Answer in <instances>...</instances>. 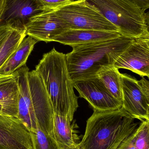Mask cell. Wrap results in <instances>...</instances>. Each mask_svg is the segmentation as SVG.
<instances>
[{"label":"cell","instance_id":"cell-13","mask_svg":"<svg viewBox=\"0 0 149 149\" xmlns=\"http://www.w3.org/2000/svg\"><path fill=\"white\" fill-rule=\"evenodd\" d=\"M121 36L120 33L116 31L69 29L55 37L53 42L72 47L113 39Z\"/></svg>","mask_w":149,"mask_h":149},{"label":"cell","instance_id":"cell-28","mask_svg":"<svg viewBox=\"0 0 149 149\" xmlns=\"http://www.w3.org/2000/svg\"><path fill=\"white\" fill-rule=\"evenodd\" d=\"M69 149H80V148L79 144H78V145H76L75 147H73V148H71Z\"/></svg>","mask_w":149,"mask_h":149},{"label":"cell","instance_id":"cell-27","mask_svg":"<svg viewBox=\"0 0 149 149\" xmlns=\"http://www.w3.org/2000/svg\"><path fill=\"white\" fill-rule=\"evenodd\" d=\"M5 0H0V16L3 9Z\"/></svg>","mask_w":149,"mask_h":149},{"label":"cell","instance_id":"cell-3","mask_svg":"<svg viewBox=\"0 0 149 149\" xmlns=\"http://www.w3.org/2000/svg\"><path fill=\"white\" fill-rule=\"evenodd\" d=\"M122 107L116 110L94 111L87 121L80 149H117L139 123Z\"/></svg>","mask_w":149,"mask_h":149},{"label":"cell","instance_id":"cell-10","mask_svg":"<svg viewBox=\"0 0 149 149\" xmlns=\"http://www.w3.org/2000/svg\"><path fill=\"white\" fill-rule=\"evenodd\" d=\"M0 149H33L30 132L17 118L0 116Z\"/></svg>","mask_w":149,"mask_h":149},{"label":"cell","instance_id":"cell-17","mask_svg":"<svg viewBox=\"0 0 149 149\" xmlns=\"http://www.w3.org/2000/svg\"><path fill=\"white\" fill-rule=\"evenodd\" d=\"M120 74L119 69L113 66L103 68L98 72L97 75L114 98L122 102Z\"/></svg>","mask_w":149,"mask_h":149},{"label":"cell","instance_id":"cell-5","mask_svg":"<svg viewBox=\"0 0 149 149\" xmlns=\"http://www.w3.org/2000/svg\"><path fill=\"white\" fill-rule=\"evenodd\" d=\"M54 11L69 29L120 32L116 26L85 0L72 1Z\"/></svg>","mask_w":149,"mask_h":149},{"label":"cell","instance_id":"cell-16","mask_svg":"<svg viewBox=\"0 0 149 149\" xmlns=\"http://www.w3.org/2000/svg\"><path fill=\"white\" fill-rule=\"evenodd\" d=\"M72 121L65 116L54 115L52 136L60 149H70L79 144L78 135L72 125Z\"/></svg>","mask_w":149,"mask_h":149},{"label":"cell","instance_id":"cell-8","mask_svg":"<svg viewBox=\"0 0 149 149\" xmlns=\"http://www.w3.org/2000/svg\"><path fill=\"white\" fill-rule=\"evenodd\" d=\"M79 97L85 99L94 111L116 110L122 107V102L114 98L97 75L73 82Z\"/></svg>","mask_w":149,"mask_h":149},{"label":"cell","instance_id":"cell-30","mask_svg":"<svg viewBox=\"0 0 149 149\" xmlns=\"http://www.w3.org/2000/svg\"><path fill=\"white\" fill-rule=\"evenodd\" d=\"M148 80H149V77H148Z\"/></svg>","mask_w":149,"mask_h":149},{"label":"cell","instance_id":"cell-2","mask_svg":"<svg viewBox=\"0 0 149 149\" xmlns=\"http://www.w3.org/2000/svg\"><path fill=\"white\" fill-rule=\"evenodd\" d=\"M135 39L122 36L72 46V51L65 54L72 80L74 82L93 77L103 68L113 66L120 56Z\"/></svg>","mask_w":149,"mask_h":149},{"label":"cell","instance_id":"cell-14","mask_svg":"<svg viewBox=\"0 0 149 149\" xmlns=\"http://www.w3.org/2000/svg\"><path fill=\"white\" fill-rule=\"evenodd\" d=\"M19 93L17 71L10 75L0 76V104L3 116L17 118Z\"/></svg>","mask_w":149,"mask_h":149},{"label":"cell","instance_id":"cell-22","mask_svg":"<svg viewBox=\"0 0 149 149\" xmlns=\"http://www.w3.org/2000/svg\"><path fill=\"white\" fill-rule=\"evenodd\" d=\"M14 29L7 26L0 27V48Z\"/></svg>","mask_w":149,"mask_h":149},{"label":"cell","instance_id":"cell-7","mask_svg":"<svg viewBox=\"0 0 149 149\" xmlns=\"http://www.w3.org/2000/svg\"><path fill=\"white\" fill-rule=\"evenodd\" d=\"M45 10L38 0H5L0 27L26 31L32 19Z\"/></svg>","mask_w":149,"mask_h":149},{"label":"cell","instance_id":"cell-20","mask_svg":"<svg viewBox=\"0 0 149 149\" xmlns=\"http://www.w3.org/2000/svg\"><path fill=\"white\" fill-rule=\"evenodd\" d=\"M30 133L33 149H60L53 137L40 129Z\"/></svg>","mask_w":149,"mask_h":149},{"label":"cell","instance_id":"cell-23","mask_svg":"<svg viewBox=\"0 0 149 149\" xmlns=\"http://www.w3.org/2000/svg\"><path fill=\"white\" fill-rule=\"evenodd\" d=\"M139 82L148 100L149 105L148 119H149V80L148 79H145L144 77H143L139 81Z\"/></svg>","mask_w":149,"mask_h":149},{"label":"cell","instance_id":"cell-24","mask_svg":"<svg viewBox=\"0 0 149 149\" xmlns=\"http://www.w3.org/2000/svg\"><path fill=\"white\" fill-rule=\"evenodd\" d=\"M143 10L149 9V0H132Z\"/></svg>","mask_w":149,"mask_h":149},{"label":"cell","instance_id":"cell-11","mask_svg":"<svg viewBox=\"0 0 149 149\" xmlns=\"http://www.w3.org/2000/svg\"><path fill=\"white\" fill-rule=\"evenodd\" d=\"M69 29L56 15L54 10H45L31 20L26 27V33L38 42L49 43Z\"/></svg>","mask_w":149,"mask_h":149},{"label":"cell","instance_id":"cell-6","mask_svg":"<svg viewBox=\"0 0 149 149\" xmlns=\"http://www.w3.org/2000/svg\"><path fill=\"white\" fill-rule=\"evenodd\" d=\"M19 96L17 118L30 133L38 129L36 114L45 103L43 93L35 88H30L28 79L29 69L26 65L18 69Z\"/></svg>","mask_w":149,"mask_h":149},{"label":"cell","instance_id":"cell-29","mask_svg":"<svg viewBox=\"0 0 149 149\" xmlns=\"http://www.w3.org/2000/svg\"><path fill=\"white\" fill-rule=\"evenodd\" d=\"M3 115V108L1 105L0 104V116Z\"/></svg>","mask_w":149,"mask_h":149},{"label":"cell","instance_id":"cell-19","mask_svg":"<svg viewBox=\"0 0 149 149\" xmlns=\"http://www.w3.org/2000/svg\"><path fill=\"white\" fill-rule=\"evenodd\" d=\"M130 136L134 149H149V119L142 121Z\"/></svg>","mask_w":149,"mask_h":149},{"label":"cell","instance_id":"cell-25","mask_svg":"<svg viewBox=\"0 0 149 149\" xmlns=\"http://www.w3.org/2000/svg\"><path fill=\"white\" fill-rule=\"evenodd\" d=\"M139 39L145 43L149 47V33L148 31L141 37Z\"/></svg>","mask_w":149,"mask_h":149},{"label":"cell","instance_id":"cell-9","mask_svg":"<svg viewBox=\"0 0 149 149\" xmlns=\"http://www.w3.org/2000/svg\"><path fill=\"white\" fill-rule=\"evenodd\" d=\"M122 107L141 121L148 119L149 105L139 81L128 74H120Z\"/></svg>","mask_w":149,"mask_h":149},{"label":"cell","instance_id":"cell-18","mask_svg":"<svg viewBox=\"0 0 149 149\" xmlns=\"http://www.w3.org/2000/svg\"><path fill=\"white\" fill-rule=\"evenodd\" d=\"M26 31L14 29L0 48V68L26 37Z\"/></svg>","mask_w":149,"mask_h":149},{"label":"cell","instance_id":"cell-21","mask_svg":"<svg viewBox=\"0 0 149 149\" xmlns=\"http://www.w3.org/2000/svg\"><path fill=\"white\" fill-rule=\"evenodd\" d=\"M45 10H54L74 0H38Z\"/></svg>","mask_w":149,"mask_h":149},{"label":"cell","instance_id":"cell-1","mask_svg":"<svg viewBox=\"0 0 149 149\" xmlns=\"http://www.w3.org/2000/svg\"><path fill=\"white\" fill-rule=\"evenodd\" d=\"M35 70L42 80L54 113L72 121L79 107L78 98L69 73L66 55L53 48L44 54Z\"/></svg>","mask_w":149,"mask_h":149},{"label":"cell","instance_id":"cell-4","mask_svg":"<svg viewBox=\"0 0 149 149\" xmlns=\"http://www.w3.org/2000/svg\"><path fill=\"white\" fill-rule=\"evenodd\" d=\"M108 21L122 36L137 39L147 31L146 13L132 0H85Z\"/></svg>","mask_w":149,"mask_h":149},{"label":"cell","instance_id":"cell-12","mask_svg":"<svg viewBox=\"0 0 149 149\" xmlns=\"http://www.w3.org/2000/svg\"><path fill=\"white\" fill-rule=\"evenodd\" d=\"M114 66L131 71L142 78L149 77V47L136 39L117 59Z\"/></svg>","mask_w":149,"mask_h":149},{"label":"cell","instance_id":"cell-26","mask_svg":"<svg viewBox=\"0 0 149 149\" xmlns=\"http://www.w3.org/2000/svg\"><path fill=\"white\" fill-rule=\"evenodd\" d=\"M145 21H146V25H147V31L149 33V11L146 13Z\"/></svg>","mask_w":149,"mask_h":149},{"label":"cell","instance_id":"cell-15","mask_svg":"<svg viewBox=\"0 0 149 149\" xmlns=\"http://www.w3.org/2000/svg\"><path fill=\"white\" fill-rule=\"evenodd\" d=\"M38 42L31 37L24 38L0 68V76L10 75L26 65L29 56Z\"/></svg>","mask_w":149,"mask_h":149}]
</instances>
